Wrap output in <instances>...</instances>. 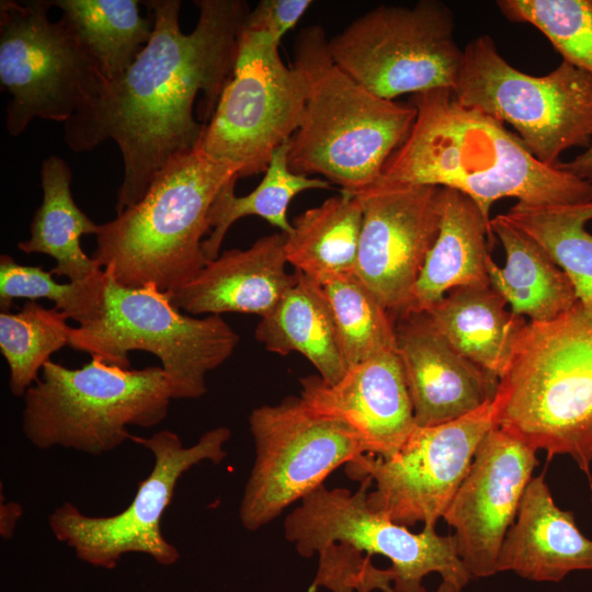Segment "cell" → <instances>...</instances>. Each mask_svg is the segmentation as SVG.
<instances>
[{"label":"cell","mask_w":592,"mask_h":592,"mask_svg":"<svg viewBox=\"0 0 592 592\" xmlns=\"http://www.w3.org/2000/svg\"><path fill=\"white\" fill-rule=\"evenodd\" d=\"M141 3L151 13V37L125 73L109 83L90 139L91 149L112 139L121 151L116 214L140 201L173 158L198 145L204 124L193 115L195 99L203 92L206 124L232 75L250 12L243 0H197L196 25L184 34L181 1Z\"/></svg>","instance_id":"cell-1"},{"label":"cell","mask_w":592,"mask_h":592,"mask_svg":"<svg viewBox=\"0 0 592 592\" xmlns=\"http://www.w3.org/2000/svg\"><path fill=\"white\" fill-rule=\"evenodd\" d=\"M61 19L113 82L133 65L152 34L137 0H50Z\"/></svg>","instance_id":"cell-28"},{"label":"cell","mask_w":592,"mask_h":592,"mask_svg":"<svg viewBox=\"0 0 592 592\" xmlns=\"http://www.w3.org/2000/svg\"><path fill=\"white\" fill-rule=\"evenodd\" d=\"M490 220L471 198L441 187L439 235L413 287L408 312L426 311L457 287L490 284Z\"/></svg>","instance_id":"cell-22"},{"label":"cell","mask_w":592,"mask_h":592,"mask_svg":"<svg viewBox=\"0 0 592 592\" xmlns=\"http://www.w3.org/2000/svg\"><path fill=\"white\" fill-rule=\"evenodd\" d=\"M360 482L355 492L319 486L284 520L285 538L304 557L338 544L385 556L391 561L396 592H426L422 580L431 572L460 592L471 576L457 554L454 535H439L434 526L410 532L368 506L371 477Z\"/></svg>","instance_id":"cell-14"},{"label":"cell","mask_w":592,"mask_h":592,"mask_svg":"<svg viewBox=\"0 0 592 592\" xmlns=\"http://www.w3.org/2000/svg\"><path fill=\"white\" fill-rule=\"evenodd\" d=\"M453 94L462 105L510 124L547 166L592 141V76L563 60L545 76H531L509 64L492 37L481 35L464 48Z\"/></svg>","instance_id":"cell-9"},{"label":"cell","mask_w":592,"mask_h":592,"mask_svg":"<svg viewBox=\"0 0 592 592\" xmlns=\"http://www.w3.org/2000/svg\"><path fill=\"white\" fill-rule=\"evenodd\" d=\"M356 276L397 317L408 312L413 287L436 240L441 187L367 189Z\"/></svg>","instance_id":"cell-16"},{"label":"cell","mask_w":592,"mask_h":592,"mask_svg":"<svg viewBox=\"0 0 592 592\" xmlns=\"http://www.w3.org/2000/svg\"><path fill=\"white\" fill-rule=\"evenodd\" d=\"M39 175L43 201L30 224V238L18 243L19 250L52 257L56 265L50 273L66 276L69 282L101 276L104 270L80 246V238L95 236L100 225L76 204L70 190L72 173L69 166L53 155L42 162Z\"/></svg>","instance_id":"cell-26"},{"label":"cell","mask_w":592,"mask_h":592,"mask_svg":"<svg viewBox=\"0 0 592 592\" xmlns=\"http://www.w3.org/2000/svg\"><path fill=\"white\" fill-rule=\"evenodd\" d=\"M23 509L16 502L1 503L0 505V535L9 539L14 534V528L22 516Z\"/></svg>","instance_id":"cell-37"},{"label":"cell","mask_w":592,"mask_h":592,"mask_svg":"<svg viewBox=\"0 0 592 592\" xmlns=\"http://www.w3.org/2000/svg\"><path fill=\"white\" fill-rule=\"evenodd\" d=\"M538 465L536 451L494 425L443 514L455 528L457 554L471 578L497 573L504 537Z\"/></svg>","instance_id":"cell-17"},{"label":"cell","mask_w":592,"mask_h":592,"mask_svg":"<svg viewBox=\"0 0 592 592\" xmlns=\"http://www.w3.org/2000/svg\"><path fill=\"white\" fill-rule=\"evenodd\" d=\"M492 401L456 420L415 426L390 458L362 454L345 465L349 477H371L368 506L392 522L434 526L463 482L474 455L494 426Z\"/></svg>","instance_id":"cell-15"},{"label":"cell","mask_w":592,"mask_h":592,"mask_svg":"<svg viewBox=\"0 0 592 592\" xmlns=\"http://www.w3.org/2000/svg\"><path fill=\"white\" fill-rule=\"evenodd\" d=\"M574 570H592V540L579 531L571 511L555 504L543 473L525 489L516 522L501 546L497 571L559 582Z\"/></svg>","instance_id":"cell-21"},{"label":"cell","mask_w":592,"mask_h":592,"mask_svg":"<svg viewBox=\"0 0 592 592\" xmlns=\"http://www.w3.org/2000/svg\"><path fill=\"white\" fill-rule=\"evenodd\" d=\"M352 591H353L352 589H342V590H339V591H337V592H352ZM390 592H396V591H395L394 588H392V589L390 590Z\"/></svg>","instance_id":"cell-39"},{"label":"cell","mask_w":592,"mask_h":592,"mask_svg":"<svg viewBox=\"0 0 592 592\" xmlns=\"http://www.w3.org/2000/svg\"><path fill=\"white\" fill-rule=\"evenodd\" d=\"M513 22L540 31L562 60L592 76V0H500Z\"/></svg>","instance_id":"cell-34"},{"label":"cell","mask_w":592,"mask_h":592,"mask_svg":"<svg viewBox=\"0 0 592 592\" xmlns=\"http://www.w3.org/2000/svg\"><path fill=\"white\" fill-rule=\"evenodd\" d=\"M300 386L301 399L318 413L351 425L369 455L390 458L417 426L395 351L357 363L334 384L309 375L300 379Z\"/></svg>","instance_id":"cell-19"},{"label":"cell","mask_w":592,"mask_h":592,"mask_svg":"<svg viewBox=\"0 0 592 592\" xmlns=\"http://www.w3.org/2000/svg\"><path fill=\"white\" fill-rule=\"evenodd\" d=\"M278 45L242 24L232 75L204 124L202 150L238 169L239 178L265 172L273 152L300 124L306 80L297 67L284 65Z\"/></svg>","instance_id":"cell-11"},{"label":"cell","mask_w":592,"mask_h":592,"mask_svg":"<svg viewBox=\"0 0 592 592\" xmlns=\"http://www.w3.org/2000/svg\"><path fill=\"white\" fill-rule=\"evenodd\" d=\"M395 323V352L417 426L446 423L493 401L499 378L458 353L425 311L407 312Z\"/></svg>","instance_id":"cell-18"},{"label":"cell","mask_w":592,"mask_h":592,"mask_svg":"<svg viewBox=\"0 0 592 592\" xmlns=\"http://www.w3.org/2000/svg\"><path fill=\"white\" fill-rule=\"evenodd\" d=\"M310 5V0H261L250 10L243 26L267 34L280 43Z\"/></svg>","instance_id":"cell-35"},{"label":"cell","mask_w":592,"mask_h":592,"mask_svg":"<svg viewBox=\"0 0 592 592\" xmlns=\"http://www.w3.org/2000/svg\"><path fill=\"white\" fill-rule=\"evenodd\" d=\"M230 436L228 428L218 426L185 447L180 436L170 430L149 437L133 435L130 441L150 451L153 465L138 483L129 505L114 515L90 516L72 503L64 502L48 516L50 531L81 561L94 567L113 569L130 553L147 555L163 566L173 565L180 553L164 538L161 519L172 502L177 483L189 469L204 460L221 463L227 456L224 446Z\"/></svg>","instance_id":"cell-13"},{"label":"cell","mask_w":592,"mask_h":592,"mask_svg":"<svg viewBox=\"0 0 592 592\" xmlns=\"http://www.w3.org/2000/svg\"><path fill=\"white\" fill-rule=\"evenodd\" d=\"M249 429L255 458L239 506L248 531L263 527L338 467L367 454L351 425L318 413L300 396L253 409Z\"/></svg>","instance_id":"cell-12"},{"label":"cell","mask_w":592,"mask_h":592,"mask_svg":"<svg viewBox=\"0 0 592 592\" xmlns=\"http://www.w3.org/2000/svg\"><path fill=\"white\" fill-rule=\"evenodd\" d=\"M454 31L453 12L441 1L379 5L328 39V50L337 66L387 100L453 91L464 59Z\"/></svg>","instance_id":"cell-10"},{"label":"cell","mask_w":592,"mask_h":592,"mask_svg":"<svg viewBox=\"0 0 592 592\" xmlns=\"http://www.w3.org/2000/svg\"><path fill=\"white\" fill-rule=\"evenodd\" d=\"M591 485V500H592V480L590 481Z\"/></svg>","instance_id":"cell-40"},{"label":"cell","mask_w":592,"mask_h":592,"mask_svg":"<svg viewBox=\"0 0 592 592\" xmlns=\"http://www.w3.org/2000/svg\"><path fill=\"white\" fill-rule=\"evenodd\" d=\"M410 103L413 126L368 189H453L489 220L493 203L505 197L532 205L592 201V182L540 162L502 122L462 105L452 90L415 93Z\"/></svg>","instance_id":"cell-2"},{"label":"cell","mask_w":592,"mask_h":592,"mask_svg":"<svg viewBox=\"0 0 592 592\" xmlns=\"http://www.w3.org/2000/svg\"><path fill=\"white\" fill-rule=\"evenodd\" d=\"M506 305L490 284L468 285L448 292L425 312L458 353L500 378L527 322Z\"/></svg>","instance_id":"cell-24"},{"label":"cell","mask_w":592,"mask_h":592,"mask_svg":"<svg viewBox=\"0 0 592 592\" xmlns=\"http://www.w3.org/2000/svg\"><path fill=\"white\" fill-rule=\"evenodd\" d=\"M435 592H457V591L452 583L443 581L440 588Z\"/></svg>","instance_id":"cell-38"},{"label":"cell","mask_w":592,"mask_h":592,"mask_svg":"<svg viewBox=\"0 0 592 592\" xmlns=\"http://www.w3.org/2000/svg\"><path fill=\"white\" fill-rule=\"evenodd\" d=\"M362 225L361 198L340 191L294 219L285 238L287 262L321 285L355 274Z\"/></svg>","instance_id":"cell-27"},{"label":"cell","mask_w":592,"mask_h":592,"mask_svg":"<svg viewBox=\"0 0 592 592\" xmlns=\"http://www.w3.org/2000/svg\"><path fill=\"white\" fill-rule=\"evenodd\" d=\"M492 405L498 428L548 459L571 456L592 480V317L579 301L526 322Z\"/></svg>","instance_id":"cell-4"},{"label":"cell","mask_w":592,"mask_h":592,"mask_svg":"<svg viewBox=\"0 0 592 592\" xmlns=\"http://www.w3.org/2000/svg\"><path fill=\"white\" fill-rule=\"evenodd\" d=\"M56 307L27 301L18 312L0 314V351L10 369L9 387L23 397L39 379L53 353L69 345L72 327Z\"/></svg>","instance_id":"cell-31"},{"label":"cell","mask_w":592,"mask_h":592,"mask_svg":"<svg viewBox=\"0 0 592 592\" xmlns=\"http://www.w3.org/2000/svg\"><path fill=\"white\" fill-rule=\"evenodd\" d=\"M490 226L505 251V264L488 265L490 285L520 316L530 321H550L572 309L579 301L574 286L563 270L532 238L511 225L503 214L491 218Z\"/></svg>","instance_id":"cell-25"},{"label":"cell","mask_w":592,"mask_h":592,"mask_svg":"<svg viewBox=\"0 0 592 592\" xmlns=\"http://www.w3.org/2000/svg\"><path fill=\"white\" fill-rule=\"evenodd\" d=\"M556 166L581 180L592 182V141L582 153L568 162H558Z\"/></svg>","instance_id":"cell-36"},{"label":"cell","mask_w":592,"mask_h":592,"mask_svg":"<svg viewBox=\"0 0 592 592\" xmlns=\"http://www.w3.org/2000/svg\"><path fill=\"white\" fill-rule=\"evenodd\" d=\"M52 7L50 0L0 1V82L11 95L5 128L19 136L36 117L59 122L71 150H91L110 81L68 24L49 19Z\"/></svg>","instance_id":"cell-6"},{"label":"cell","mask_w":592,"mask_h":592,"mask_svg":"<svg viewBox=\"0 0 592 592\" xmlns=\"http://www.w3.org/2000/svg\"><path fill=\"white\" fill-rule=\"evenodd\" d=\"M285 238L275 232L248 249H230L206 263L185 286L171 294L189 315L270 312L295 282L286 271Z\"/></svg>","instance_id":"cell-20"},{"label":"cell","mask_w":592,"mask_h":592,"mask_svg":"<svg viewBox=\"0 0 592 592\" xmlns=\"http://www.w3.org/2000/svg\"><path fill=\"white\" fill-rule=\"evenodd\" d=\"M291 140V139H289ZM289 140L278 147L270 160L259 185L244 196H237L231 180L217 195L209 210L210 234L203 241V252L208 261L215 260L228 229L246 216H259L288 235L293 230L287 219L291 201L307 190H328L331 183L291 171L288 167Z\"/></svg>","instance_id":"cell-30"},{"label":"cell","mask_w":592,"mask_h":592,"mask_svg":"<svg viewBox=\"0 0 592 592\" xmlns=\"http://www.w3.org/2000/svg\"><path fill=\"white\" fill-rule=\"evenodd\" d=\"M503 215L563 270L579 303L592 317V201L555 205L516 203Z\"/></svg>","instance_id":"cell-29"},{"label":"cell","mask_w":592,"mask_h":592,"mask_svg":"<svg viewBox=\"0 0 592 592\" xmlns=\"http://www.w3.org/2000/svg\"><path fill=\"white\" fill-rule=\"evenodd\" d=\"M329 298L349 368L395 351L392 315L356 276H338L322 285Z\"/></svg>","instance_id":"cell-32"},{"label":"cell","mask_w":592,"mask_h":592,"mask_svg":"<svg viewBox=\"0 0 592 592\" xmlns=\"http://www.w3.org/2000/svg\"><path fill=\"white\" fill-rule=\"evenodd\" d=\"M238 169L209 158L200 144L173 158L144 197L101 224L92 258L126 287L174 294L206 265L209 210Z\"/></svg>","instance_id":"cell-5"},{"label":"cell","mask_w":592,"mask_h":592,"mask_svg":"<svg viewBox=\"0 0 592 592\" xmlns=\"http://www.w3.org/2000/svg\"><path fill=\"white\" fill-rule=\"evenodd\" d=\"M295 282L274 308L260 317L255 339L272 353L304 355L327 384L339 382L349 366L323 286L295 270Z\"/></svg>","instance_id":"cell-23"},{"label":"cell","mask_w":592,"mask_h":592,"mask_svg":"<svg viewBox=\"0 0 592 592\" xmlns=\"http://www.w3.org/2000/svg\"><path fill=\"white\" fill-rule=\"evenodd\" d=\"M25 395L22 431L37 448L101 455L132 439L129 426L152 428L172 396L161 366L122 368L92 356L81 368L48 361Z\"/></svg>","instance_id":"cell-7"},{"label":"cell","mask_w":592,"mask_h":592,"mask_svg":"<svg viewBox=\"0 0 592 592\" xmlns=\"http://www.w3.org/2000/svg\"><path fill=\"white\" fill-rule=\"evenodd\" d=\"M104 272L102 312L72 329L69 346L122 368H130L129 352H149L160 360L172 399L205 395L207 373L232 355L237 332L219 315L190 316L170 293L153 285L126 287Z\"/></svg>","instance_id":"cell-8"},{"label":"cell","mask_w":592,"mask_h":592,"mask_svg":"<svg viewBox=\"0 0 592 592\" xmlns=\"http://www.w3.org/2000/svg\"><path fill=\"white\" fill-rule=\"evenodd\" d=\"M105 272L86 282L57 283L42 266L22 265L8 255L0 257V308L9 312L16 298H47L68 318L86 326L95 321L103 307Z\"/></svg>","instance_id":"cell-33"},{"label":"cell","mask_w":592,"mask_h":592,"mask_svg":"<svg viewBox=\"0 0 592 592\" xmlns=\"http://www.w3.org/2000/svg\"><path fill=\"white\" fill-rule=\"evenodd\" d=\"M294 48L307 95L288 167L305 177L321 174L342 192L365 191L409 135L417 110L372 93L337 66L322 27L301 30Z\"/></svg>","instance_id":"cell-3"}]
</instances>
